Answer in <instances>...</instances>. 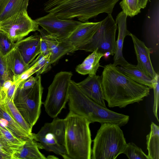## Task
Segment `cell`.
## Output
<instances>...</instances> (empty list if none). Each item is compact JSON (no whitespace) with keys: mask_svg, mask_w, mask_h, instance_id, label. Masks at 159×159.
Here are the masks:
<instances>
[{"mask_svg":"<svg viewBox=\"0 0 159 159\" xmlns=\"http://www.w3.org/2000/svg\"><path fill=\"white\" fill-rule=\"evenodd\" d=\"M101 76L105 100L110 107L124 108L139 102L149 94L148 86L134 81L113 64L105 66Z\"/></svg>","mask_w":159,"mask_h":159,"instance_id":"obj_1","label":"cell"},{"mask_svg":"<svg viewBox=\"0 0 159 159\" xmlns=\"http://www.w3.org/2000/svg\"><path fill=\"white\" fill-rule=\"evenodd\" d=\"M70 111L83 117L91 123H111L120 127L126 124L129 116L111 111L97 103L88 97L71 80L69 91Z\"/></svg>","mask_w":159,"mask_h":159,"instance_id":"obj_2","label":"cell"},{"mask_svg":"<svg viewBox=\"0 0 159 159\" xmlns=\"http://www.w3.org/2000/svg\"><path fill=\"white\" fill-rule=\"evenodd\" d=\"M64 119V147L69 159H91L92 140L89 125L91 123L70 111Z\"/></svg>","mask_w":159,"mask_h":159,"instance_id":"obj_3","label":"cell"},{"mask_svg":"<svg viewBox=\"0 0 159 159\" xmlns=\"http://www.w3.org/2000/svg\"><path fill=\"white\" fill-rule=\"evenodd\" d=\"M92 159H115L123 153L127 143L118 125L101 124L93 140Z\"/></svg>","mask_w":159,"mask_h":159,"instance_id":"obj_4","label":"cell"},{"mask_svg":"<svg viewBox=\"0 0 159 159\" xmlns=\"http://www.w3.org/2000/svg\"><path fill=\"white\" fill-rule=\"evenodd\" d=\"M43 88L40 75L32 87L26 89L18 88L13 102L25 120L32 128L41 113Z\"/></svg>","mask_w":159,"mask_h":159,"instance_id":"obj_5","label":"cell"},{"mask_svg":"<svg viewBox=\"0 0 159 159\" xmlns=\"http://www.w3.org/2000/svg\"><path fill=\"white\" fill-rule=\"evenodd\" d=\"M72 75L70 71H60L56 74L48 87L46 98L43 104L46 112L50 117H57L68 102Z\"/></svg>","mask_w":159,"mask_h":159,"instance_id":"obj_6","label":"cell"},{"mask_svg":"<svg viewBox=\"0 0 159 159\" xmlns=\"http://www.w3.org/2000/svg\"><path fill=\"white\" fill-rule=\"evenodd\" d=\"M65 124L64 119L57 117L52 121L45 123L38 133H33V139L39 149L61 155L66 154L64 147Z\"/></svg>","mask_w":159,"mask_h":159,"instance_id":"obj_7","label":"cell"},{"mask_svg":"<svg viewBox=\"0 0 159 159\" xmlns=\"http://www.w3.org/2000/svg\"><path fill=\"white\" fill-rule=\"evenodd\" d=\"M101 25L91 39L86 43L79 48L77 50L93 52L96 49L103 54L107 52L114 55L116 50L115 39L117 23L111 14L102 20Z\"/></svg>","mask_w":159,"mask_h":159,"instance_id":"obj_8","label":"cell"},{"mask_svg":"<svg viewBox=\"0 0 159 159\" xmlns=\"http://www.w3.org/2000/svg\"><path fill=\"white\" fill-rule=\"evenodd\" d=\"M39 26L35 20L29 16L26 10L0 21V31L15 43L24 38L30 32L38 31Z\"/></svg>","mask_w":159,"mask_h":159,"instance_id":"obj_9","label":"cell"},{"mask_svg":"<svg viewBox=\"0 0 159 159\" xmlns=\"http://www.w3.org/2000/svg\"><path fill=\"white\" fill-rule=\"evenodd\" d=\"M35 20L48 34L62 40L68 38L83 23L73 19L59 18L50 13Z\"/></svg>","mask_w":159,"mask_h":159,"instance_id":"obj_10","label":"cell"},{"mask_svg":"<svg viewBox=\"0 0 159 159\" xmlns=\"http://www.w3.org/2000/svg\"><path fill=\"white\" fill-rule=\"evenodd\" d=\"M148 17L145 27V37L151 52L158 54L159 51V2L153 5Z\"/></svg>","mask_w":159,"mask_h":159,"instance_id":"obj_11","label":"cell"},{"mask_svg":"<svg viewBox=\"0 0 159 159\" xmlns=\"http://www.w3.org/2000/svg\"><path fill=\"white\" fill-rule=\"evenodd\" d=\"M102 22H83L68 38L63 40L72 46L74 48V51H77L79 48L91 39L100 27Z\"/></svg>","mask_w":159,"mask_h":159,"instance_id":"obj_12","label":"cell"},{"mask_svg":"<svg viewBox=\"0 0 159 159\" xmlns=\"http://www.w3.org/2000/svg\"><path fill=\"white\" fill-rule=\"evenodd\" d=\"M38 31L48 45L51 64L57 61L64 55L74 52V48L68 43L49 34L43 28L39 29Z\"/></svg>","mask_w":159,"mask_h":159,"instance_id":"obj_13","label":"cell"},{"mask_svg":"<svg viewBox=\"0 0 159 159\" xmlns=\"http://www.w3.org/2000/svg\"><path fill=\"white\" fill-rule=\"evenodd\" d=\"M81 90L93 100L106 107L102 84V76L96 75H89L83 80L77 83Z\"/></svg>","mask_w":159,"mask_h":159,"instance_id":"obj_14","label":"cell"},{"mask_svg":"<svg viewBox=\"0 0 159 159\" xmlns=\"http://www.w3.org/2000/svg\"><path fill=\"white\" fill-rule=\"evenodd\" d=\"M41 39L40 35L35 34L15 43V47L26 64H30L40 53Z\"/></svg>","mask_w":159,"mask_h":159,"instance_id":"obj_15","label":"cell"},{"mask_svg":"<svg viewBox=\"0 0 159 159\" xmlns=\"http://www.w3.org/2000/svg\"><path fill=\"white\" fill-rule=\"evenodd\" d=\"M130 36L133 42L138 61L136 66L148 76L153 79L157 73L153 67L150 59L151 49L134 34L131 33Z\"/></svg>","mask_w":159,"mask_h":159,"instance_id":"obj_16","label":"cell"},{"mask_svg":"<svg viewBox=\"0 0 159 159\" xmlns=\"http://www.w3.org/2000/svg\"><path fill=\"white\" fill-rule=\"evenodd\" d=\"M127 15L123 11L117 16L116 21L118 24V33L116 41V50L113 63L116 66H122L129 63L125 59L123 55V47L124 39L126 36H130L131 33L127 29Z\"/></svg>","mask_w":159,"mask_h":159,"instance_id":"obj_17","label":"cell"},{"mask_svg":"<svg viewBox=\"0 0 159 159\" xmlns=\"http://www.w3.org/2000/svg\"><path fill=\"white\" fill-rule=\"evenodd\" d=\"M4 58L7 68L13 75V78L19 75L29 67V65L25 62L15 46L4 56Z\"/></svg>","mask_w":159,"mask_h":159,"instance_id":"obj_18","label":"cell"},{"mask_svg":"<svg viewBox=\"0 0 159 159\" xmlns=\"http://www.w3.org/2000/svg\"><path fill=\"white\" fill-rule=\"evenodd\" d=\"M121 72L134 81L152 89V79L140 69L137 66L130 63L122 66H116Z\"/></svg>","mask_w":159,"mask_h":159,"instance_id":"obj_19","label":"cell"},{"mask_svg":"<svg viewBox=\"0 0 159 159\" xmlns=\"http://www.w3.org/2000/svg\"><path fill=\"white\" fill-rule=\"evenodd\" d=\"M25 144L18 151L13 153L11 159H46L40 151L37 142L32 138L25 139Z\"/></svg>","mask_w":159,"mask_h":159,"instance_id":"obj_20","label":"cell"},{"mask_svg":"<svg viewBox=\"0 0 159 159\" xmlns=\"http://www.w3.org/2000/svg\"><path fill=\"white\" fill-rule=\"evenodd\" d=\"M29 0H1L0 21L23 10H27Z\"/></svg>","mask_w":159,"mask_h":159,"instance_id":"obj_21","label":"cell"},{"mask_svg":"<svg viewBox=\"0 0 159 159\" xmlns=\"http://www.w3.org/2000/svg\"><path fill=\"white\" fill-rule=\"evenodd\" d=\"M0 124L7 128L17 137L24 140L28 138L33 139L7 112L4 105L1 104Z\"/></svg>","mask_w":159,"mask_h":159,"instance_id":"obj_22","label":"cell"},{"mask_svg":"<svg viewBox=\"0 0 159 159\" xmlns=\"http://www.w3.org/2000/svg\"><path fill=\"white\" fill-rule=\"evenodd\" d=\"M103 54L98 51V49L87 56L80 64L77 66L76 71L83 75H96L100 66L99 61Z\"/></svg>","mask_w":159,"mask_h":159,"instance_id":"obj_23","label":"cell"},{"mask_svg":"<svg viewBox=\"0 0 159 159\" xmlns=\"http://www.w3.org/2000/svg\"><path fill=\"white\" fill-rule=\"evenodd\" d=\"M0 140L9 149L12 155L20 150L25 142V140L17 137L0 124Z\"/></svg>","mask_w":159,"mask_h":159,"instance_id":"obj_24","label":"cell"},{"mask_svg":"<svg viewBox=\"0 0 159 159\" xmlns=\"http://www.w3.org/2000/svg\"><path fill=\"white\" fill-rule=\"evenodd\" d=\"M146 140L149 159H159V127L152 122Z\"/></svg>","mask_w":159,"mask_h":159,"instance_id":"obj_25","label":"cell"},{"mask_svg":"<svg viewBox=\"0 0 159 159\" xmlns=\"http://www.w3.org/2000/svg\"><path fill=\"white\" fill-rule=\"evenodd\" d=\"M3 105L6 111L10 115L29 135L32 137V128L25 121L15 106L13 100L7 101Z\"/></svg>","mask_w":159,"mask_h":159,"instance_id":"obj_26","label":"cell"},{"mask_svg":"<svg viewBox=\"0 0 159 159\" xmlns=\"http://www.w3.org/2000/svg\"><path fill=\"white\" fill-rule=\"evenodd\" d=\"M51 64L50 55L44 56L41 53L30 64L34 66L36 75H40L50 70Z\"/></svg>","mask_w":159,"mask_h":159,"instance_id":"obj_27","label":"cell"},{"mask_svg":"<svg viewBox=\"0 0 159 159\" xmlns=\"http://www.w3.org/2000/svg\"><path fill=\"white\" fill-rule=\"evenodd\" d=\"M120 5L122 11L127 16L132 17L141 12L138 0H122Z\"/></svg>","mask_w":159,"mask_h":159,"instance_id":"obj_28","label":"cell"},{"mask_svg":"<svg viewBox=\"0 0 159 159\" xmlns=\"http://www.w3.org/2000/svg\"><path fill=\"white\" fill-rule=\"evenodd\" d=\"M123 153L129 159H149L142 149L132 142L127 143Z\"/></svg>","mask_w":159,"mask_h":159,"instance_id":"obj_29","label":"cell"},{"mask_svg":"<svg viewBox=\"0 0 159 159\" xmlns=\"http://www.w3.org/2000/svg\"><path fill=\"white\" fill-rule=\"evenodd\" d=\"M4 56L0 49V89L5 81H13V75L7 67Z\"/></svg>","mask_w":159,"mask_h":159,"instance_id":"obj_30","label":"cell"},{"mask_svg":"<svg viewBox=\"0 0 159 159\" xmlns=\"http://www.w3.org/2000/svg\"><path fill=\"white\" fill-rule=\"evenodd\" d=\"M159 77L158 73H157L155 77L152 79V89H153L154 94V101L152 110L154 115L158 122L159 121L157 114L159 98Z\"/></svg>","mask_w":159,"mask_h":159,"instance_id":"obj_31","label":"cell"},{"mask_svg":"<svg viewBox=\"0 0 159 159\" xmlns=\"http://www.w3.org/2000/svg\"><path fill=\"white\" fill-rule=\"evenodd\" d=\"M15 45V43L0 31V49L4 56L9 52Z\"/></svg>","mask_w":159,"mask_h":159,"instance_id":"obj_32","label":"cell"},{"mask_svg":"<svg viewBox=\"0 0 159 159\" xmlns=\"http://www.w3.org/2000/svg\"><path fill=\"white\" fill-rule=\"evenodd\" d=\"M38 75H36L35 77L30 76L27 79L22 82L18 88L26 89L33 87L37 81Z\"/></svg>","mask_w":159,"mask_h":159,"instance_id":"obj_33","label":"cell"},{"mask_svg":"<svg viewBox=\"0 0 159 159\" xmlns=\"http://www.w3.org/2000/svg\"><path fill=\"white\" fill-rule=\"evenodd\" d=\"M13 82V84L10 86L7 91L6 102L7 101H10L13 100L16 92L20 84L17 82Z\"/></svg>","mask_w":159,"mask_h":159,"instance_id":"obj_34","label":"cell"},{"mask_svg":"<svg viewBox=\"0 0 159 159\" xmlns=\"http://www.w3.org/2000/svg\"><path fill=\"white\" fill-rule=\"evenodd\" d=\"M0 155L3 157V159H11V153L0 140Z\"/></svg>","mask_w":159,"mask_h":159,"instance_id":"obj_35","label":"cell"},{"mask_svg":"<svg viewBox=\"0 0 159 159\" xmlns=\"http://www.w3.org/2000/svg\"><path fill=\"white\" fill-rule=\"evenodd\" d=\"M40 53L43 55H50L48 45L42 37L40 43Z\"/></svg>","mask_w":159,"mask_h":159,"instance_id":"obj_36","label":"cell"},{"mask_svg":"<svg viewBox=\"0 0 159 159\" xmlns=\"http://www.w3.org/2000/svg\"><path fill=\"white\" fill-rule=\"evenodd\" d=\"M141 9H143L146 7L148 0H138Z\"/></svg>","mask_w":159,"mask_h":159,"instance_id":"obj_37","label":"cell"},{"mask_svg":"<svg viewBox=\"0 0 159 159\" xmlns=\"http://www.w3.org/2000/svg\"><path fill=\"white\" fill-rule=\"evenodd\" d=\"M3 159V157L1 155H0V159Z\"/></svg>","mask_w":159,"mask_h":159,"instance_id":"obj_38","label":"cell"},{"mask_svg":"<svg viewBox=\"0 0 159 159\" xmlns=\"http://www.w3.org/2000/svg\"><path fill=\"white\" fill-rule=\"evenodd\" d=\"M1 0H0V1H1Z\"/></svg>","mask_w":159,"mask_h":159,"instance_id":"obj_39","label":"cell"}]
</instances>
